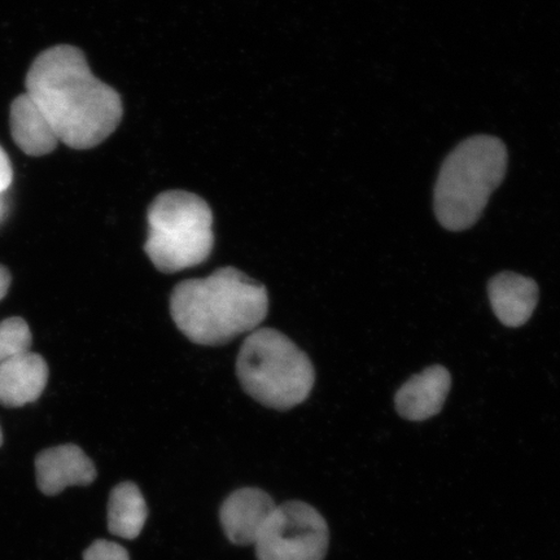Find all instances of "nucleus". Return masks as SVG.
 <instances>
[{
	"mask_svg": "<svg viewBox=\"0 0 560 560\" xmlns=\"http://www.w3.org/2000/svg\"><path fill=\"white\" fill-rule=\"evenodd\" d=\"M26 94L50 121L59 142L90 150L122 120L120 94L91 72L85 54L70 45L40 52L26 75Z\"/></svg>",
	"mask_w": 560,
	"mask_h": 560,
	"instance_id": "obj_1",
	"label": "nucleus"
},
{
	"mask_svg": "<svg viewBox=\"0 0 560 560\" xmlns=\"http://www.w3.org/2000/svg\"><path fill=\"white\" fill-rule=\"evenodd\" d=\"M268 313L266 287L231 266L207 278L180 282L171 296L175 326L199 346H225L254 332Z\"/></svg>",
	"mask_w": 560,
	"mask_h": 560,
	"instance_id": "obj_2",
	"label": "nucleus"
},
{
	"mask_svg": "<svg viewBox=\"0 0 560 560\" xmlns=\"http://www.w3.org/2000/svg\"><path fill=\"white\" fill-rule=\"evenodd\" d=\"M506 171L508 150L499 138L475 136L455 147L441 166L433 194L440 225L450 231L472 228Z\"/></svg>",
	"mask_w": 560,
	"mask_h": 560,
	"instance_id": "obj_3",
	"label": "nucleus"
},
{
	"mask_svg": "<svg viewBox=\"0 0 560 560\" xmlns=\"http://www.w3.org/2000/svg\"><path fill=\"white\" fill-rule=\"evenodd\" d=\"M236 375L245 394L279 411L303 404L315 382L310 357L275 328L248 335L237 354Z\"/></svg>",
	"mask_w": 560,
	"mask_h": 560,
	"instance_id": "obj_4",
	"label": "nucleus"
},
{
	"mask_svg": "<svg viewBox=\"0 0 560 560\" xmlns=\"http://www.w3.org/2000/svg\"><path fill=\"white\" fill-rule=\"evenodd\" d=\"M144 252L155 268L174 275L208 260L214 247L213 213L200 196L160 194L149 208Z\"/></svg>",
	"mask_w": 560,
	"mask_h": 560,
	"instance_id": "obj_5",
	"label": "nucleus"
},
{
	"mask_svg": "<svg viewBox=\"0 0 560 560\" xmlns=\"http://www.w3.org/2000/svg\"><path fill=\"white\" fill-rule=\"evenodd\" d=\"M258 560H325L330 529L317 509L301 501L277 506L258 536Z\"/></svg>",
	"mask_w": 560,
	"mask_h": 560,
	"instance_id": "obj_6",
	"label": "nucleus"
},
{
	"mask_svg": "<svg viewBox=\"0 0 560 560\" xmlns=\"http://www.w3.org/2000/svg\"><path fill=\"white\" fill-rule=\"evenodd\" d=\"M277 509L275 500L258 488H242L231 493L220 510V522L230 542L255 545Z\"/></svg>",
	"mask_w": 560,
	"mask_h": 560,
	"instance_id": "obj_7",
	"label": "nucleus"
},
{
	"mask_svg": "<svg viewBox=\"0 0 560 560\" xmlns=\"http://www.w3.org/2000/svg\"><path fill=\"white\" fill-rule=\"evenodd\" d=\"M37 485L42 493L56 495L68 487H86L96 479V468L80 446L67 444L44 451L35 458Z\"/></svg>",
	"mask_w": 560,
	"mask_h": 560,
	"instance_id": "obj_8",
	"label": "nucleus"
},
{
	"mask_svg": "<svg viewBox=\"0 0 560 560\" xmlns=\"http://www.w3.org/2000/svg\"><path fill=\"white\" fill-rule=\"evenodd\" d=\"M452 387L450 371L431 366L410 377L395 397L396 409L411 422H423L439 415Z\"/></svg>",
	"mask_w": 560,
	"mask_h": 560,
	"instance_id": "obj_9",
	"label": "nucleus"
},
{
	"mask_svg": "<svg viewBox=\"0 0 560 560\" xmlns=\"http://www.w3.org/2000/svg\"><path fill=\"white\" fill-rule=\"evenodd\" d=\"M490 305L502 325L521 327L530 319L538 303V285L534 279L501 272L488 284Z\"/></svg>",
	"mask_w": 560,
	"mask_h": 560,
	"instance_id": "obj_10",
	"label": "nucleus"
},
{
	"mask_svg": "<svg viewBox=\"0 0 560 560\" xmlns=\"http://www.w3.org/2000/svg\"><path fill=\"white\" fill-rule=\"evenodd\" d=\"M48 381V366L40 355L25 353L0 365V402L20 408L37 401Z\"/></svg>",
	"mask_w": 560,
	"mask_h": 560,
	"instance_id": "obj_11",
	"label": "nucleus"
},
{
	"mask_svg": "<svg viewBox=\"0 0 560 560\" xmlns=\"http://www.w3.org/2000/svg\"><path fill=\"white\" fill-rule=\"evenodd\" d=\"M10 124L13 140L26 155L46 156L59 144L50 121L27 94L12 102Z\"/></svg>",
	"mask_w": 560,
	"mask_h": 560,
	"instance_id": "obj_12",
	"label": "nucleus"
},
{
	"mask_svg": "<svg viewBox=\"0 0 560 560\" xmlns=\"http://www.w3.org/2000/svg\"><path fill=\"white\" fill-rule=\"evenodd\" d=\"M149 517L144 495L135 482L124 481L112 489L108 501V529L112 535L136 540Z\"/></svg>",
	"mask_w": 560,
	"mask_h": 560,
	"instance_id": "obj_13",
	"label": "nucleus"
},
{
	"mask_svg": "<svg viewBox=\"0 0 560 560\" xmlns=\"http://www.w3.org/2000/svg\"><path fill=\"white\" fill-rule=\"evenodd\" d=\"M32 332L23 318L13 317L0 324V365L31 352Z\"/></svg>",
	"mask_w": 560,
	"mask_h": 560,
	"instance_id": "obj_14",
	"label": "nucleus"
},
{
	"mask_svg": "<svg viewBox=\"0 0 560 560\" xmlns=\"http://www.w3.org/2000/svg\"><path fill=\"white\" fill-rule=\"evenodd\" d=\"M83 560H130V556L120 544L97 540L89 546Z\"/></svg>",
	"mask_w": 560,
	"mask_h": 560,
	"instance_id": "obj_15",
	"label": "nucleus"
},
{
	"mask_svg": "<svg viewBox=\"0 0 560 560\" xmlns=\"http://www.w3.org/2000/svg\"><path fill=\"white\" fill-rule=\"evenodd\" d=\"M13 170L9 155L0 145V194L4 192L7 188L12 185Z\"/></svg>",
	"mask_w": 560,
	"mask_h": 560,
	"instance_id": "obj_16",
	"label": "nucleus"
},
{
	"mask_svg": "<svg viewBox=\"0 0 560 560\" xmlns=\"http://www.w3.org/2000/svg\"><path fill=\"white\" fill-rule=\"evenodd\" d=\"M11 285V276L4 266L0 265V300H3Z\"/></svg>",
	"mask_w": 560,
	"mask_h": 560,
	"instance_id": "obj_17",
	"label": "nucleus"
},
{
	"mask_svg": "<svg viewBox=\"0 0 560 560\" xmlns=\"http://www.w3.org/2000/svg\"><path fill=\"white\" fill-rule=\"evenodd\" d=\"M2 443H3V435H2V430H0V446H2Z\"/></svg>",
	"mask_w": 560,
	"mask_h": 560,
	"instance_id": "obj_18",
	"label": "nucleus"
},
{
	"mask_svg": "<svg viewBox=\"0 0 560 560\" xmlns=\"http://www.w3.org/2000/svg\"><path fill=\"white\" fill-rule=\"evenodd\" d=\"M0 212H2V206H0Z\"/></svg>",
	"mask_w": 560,
	"mask_h": 560,
	"instance_id": "obj_19",
	"label": "nucleus"
}]
</instances>
